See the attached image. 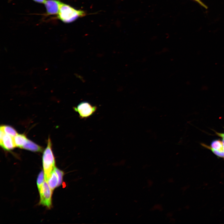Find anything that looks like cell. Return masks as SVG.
<instances>
[{
    "instance_id": "cell-11",
    "label": "cell",
    "mask_w": 224,
    "mask_h": 224,
    "mask_svg": "<svg viewBox=\"0 0 224 224\" xmlns=\"http://www.w3.org/2000/svg\"><path fill=\"white\" fill-rule=\"evenodd\" d=\"M3 130L5 133L13 137L16 136L18 133L13 127L7 125H2L0 126Z\"/></svg>"
},
{
    "instance_id": "cell-17",
    "label": "cell",
    "mask_w": 224,
    "mask_h": 224,
    "mask_svg": "<svg viewBox=\"0 0 224 224\" xmlns=\"http://www.w3.org/2000/svg\"><path fill=\"white\" fill-rule=\"evenodd\" d=\"M222 142L223 143V149H224V138H222Z\"/></svg>"
},
{
    "instance_id": "cell-14",
    "label": "cell",
    "mask_w": 224,
    "mask_h": 224,
    "mask_svg": "<svg viewBox=\"0 0 224 224\" xmlns=\"http://www.w3.org/2000/svg\"><path fill=\"white\" fill-rule=\"evenodd\" d=\"M194 0L197 2L198 3H199L202 6L204 7L205 8H206V9L207 8V7L204 4H203L201 1L200 0Z\"/></svg>"
},
{
    "instance_id": "cell-7",
    "label": "cell",
    "mask_w": 224,
    "mask_h": 224,
    "mask_svg": "<svg viewBox=\"0 0 224 224\" xmlns=\"http://www.w3.org/2000/svg\"><path fill=\"white\" fill-rule=\"evenodd\" d=\"M201 145L209 149H212L218 151L224 152L222 141L219 139H216L212 141L210 146L204 143H202Z\"/></svg>"
},
{
    "instance_id": "cell-8",
    "label": "cell",
    "mask_w": 224,
    "mask_h": 224,
    "mask_svg": "<svg viewBox=\"0 0 224 224\" xmlns=\"http://www.w3.org/2000/svg\"><path fill=\"white\" fill-rule=\"evenodd\" d=\"M22 148L33 152H42L43 150V147L28 139L26 144Z\"/></svg>"
},
{
    "instance_id": "cell-10",
    "label": "cell",
    "mask_w": 224,
    "mask_h": 224,
    "mask_svg": "<svg viewBox=\"0 0 224 224\" xmlns=\"http://www.w3.org/2000/svg\"><path fill=\"white\" fill-rule=\"evenodd\" d=\"M28 140L26 135L23 134H17L14 137V140L16 147L21 148H22V147L26 144Z\"/></svg>"
},
{
    "instance_id": "cell-15",
    "label": "cell",
    "mask_w": 224,
    "mask_h": 224,
    "mask_svg": "<svg viewBox=\"0 0 224 224\" xmlns=\"http://www.w3.org/2000/svg\"><path fill=\"white\" fill-rule=\"evenodd\" d=\"M12 0H8L9 2H10ZM34 2L40 3H44L46 0H32Z\"/></svg>"
},
{
    "instance_id": "cell-16",
    "label": "cell",
    "mask_w": 224,
    "mask_h": 224,
    "mask_svg": "<svg viewBox=\"0 0 224 224\" xmlns=\"http://www.w3.org/2000/svg\"><path fill=\"white\" fill-rule=\"evenodd\" d=\"M216 135L219 137H221L222 138H224V133H220L216 132Z\"/></svg>"
},
{
    "instance_id": "cell-9",
    "label": "cell",
    "mask_w": 224,
    "mask_h": 224,
    "mask_svg": "<svg viewBox=\"0 0 224 224\" xmlns=\"http://www.w3.org/2000/svg\"><path fill=\"white\" fill-rule=\"evenodd\" d=\"M47 182L52 191L55 188L58 186V178L54 169Z\"/></svg>"
},
{
    "instance_id": "cell-5",
    "label": "cell",
    "mask_w": 224,
    "mask_h": 224,
    "mask_svg": "<svg viewBox=\"0 0 224 224\" xmlns=\"http://www.w3.org/2000/svg\"><path fill=\"white\" fill-rule=\"evenodd\" d=\"M62 2L59 0H46L44 3L47 16L58 15Z\"/></svg>"
},
{
    "instance_id": "cell-13",
    "label": "cell",
    "mask_w": 224,
    "mask_h": 224,
    "mask_svg": "<svg viewBox=\"0 0 224 224\" xmlns=\"http://www.w3.org/2000/svg\"><path fill=\"white\" fill-rule=\"evenodd\" d=\"M54 170L56 172L58 176V186L62 184L63 182V177L64 175V172L59 169L58 168L55 167Z\"/></svg>"
},
{
    "instance_id": "cell-2",
    "label": "cell",
    "mask_w": 224,
    "mask_h": 224,
    "mask_svg": "<svg viewBox=\"0 0 224 224\" xmlns=\"http://www.w3.org/2000/svg\"><path fill=\"white\" fill-rule=\"evenodd\" d=\"M47 145L44 150L42 156V163L44 175V179L47 181L55 167V160L52 151V144L49 137Z\"/></svg>"
},
{
    "instance_id": "cell-6",
    "label": "cell",
    "mask_w": 224,
    "mask_h": 224,
    "mask_svg": "<svg viewBox=\"0 0 224 224\" xmlns=\"http://www.w3.org/2000/svg\"><path fill=\"white\" fill-rule=\"evenodd\" d=\"M1 147L5 150L9 151L16 147L14 137L6 133L0 139Z\"/></svg>"
},
{
    "instance_id": "cell-4",
    "label": "cell",
    "mask_w": 224,
    "mask_h": 224,
    "mask_svg": "<svg viewBox=\"0 0 224 224\" xmlns=\"http://www.w3.org/2000/svg\"><path fill=\"white\" fill-rule=\"evenodd\" d=\"M40 204L48 208L52 207V191L48 183L44 181L40 191Z\"/></svg>"
},
{
    "instance_id": "cell-12",
    "label": "cell",
    "mask_w": 224,
    "mask_h": 224,
    "mask_svg": "<svg viewBox=\"0 0 224 224\" xmlns=\"http://www.w3.org/2000/svg\"><path fill=\"white\" fill-rule=\"evenodd\" d=\"M44 179H45L44 171L42 170L39 174L37 180V186L39 192L44 182V180H45Z\"/></svg>"
},
{
    "instance_id": "cell-3",
    "label": "cell",
    "mask_w": 224,
    "mask_h": 224,
    "mask_svg": "<svg viewBox=\"0 0 224 224\" xmlns=\"http://www.w3.org/2000/svg\"><path fill=\"white\" fill-rule=\"evenodd\" d=\"M96 106H93L88 102L84 101L80 103L74 110L77 112L79 117L82 119L88 118L91 116L96 111Z\"/></svg>"
},
{
    "instance_id": "cell-1",
    "label": "cell",
    "mask_w": 224,
    "mask_h": 224,
    "mask_svg": "<svg viewBox=\"0 0 224 224\" xmlns=\"http://www.w3.org/2000/svg\"><path fill=\"white\" fill-rule=\"evenodd\" d=\"M86 15V13L84 11L76 9L70 5L62 2L57 18L63 22L70 23Z\"/></svg>"
}]
</instances>
